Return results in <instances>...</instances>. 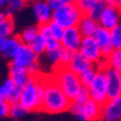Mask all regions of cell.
<instances>
[{"instance_id":"7402d4cb","label":"cell","mask_w":121,"mask_h":121,"mask_svg":"<svg viewBox=\"0 0 121 121\" xmlns=\"http://www.w3.org/2000/svg\"><path fill=\"white\" fill-rule=\"evenodd\" d=\"M98 69V66H91L90 68H88L86 70H84L82 73L79 75V80L81 82V86H86V88H89V86L91 84V82L93 81L94 77L96 75V71Z\"/></svg>"},{"instance_id":"4dcf8cb0","label":"cell","mask_w":121,"mask_h":121,"mask_svg":"<svg viewBox=\"0 0 121 121\" xmlns=\"http://www.w3.org/2000/svg\"><path fill=\"white\" fill-rule=\"evenodd\" d=\"M22 88L23 86H14L12 88L10 92V95L8 97L7 102L9 104H16V103H20V99H21V95H22Z\"/></svg>"},{"instance_id":"1f68e13d","label":"cell","mask_w":121,"mask_h":121,"mask_svg":"<svg viewBox=\"0 0 121 121\" xmlns=\"http://www.w3.org/2000/svg\"><path fill=\"white\" fill-rule=\"evenodd\" d=\"M90 98V94H89V90L88 88L86 86H82L79 91L78 95L76 96V98L73 101V103H76V104H82L84 102H86Z\"/></svg>"},{"instance_id":"44dd1931","label":"cell","mask_w":121,"mask_h":121,"mask_svg":"<svg viewBox=\"0 0 121 121\" xmlns=\"http://www.w3.org/2000/svg\"><path fill=\"white\" fill-rule=\"evenodd\" d=\"M38 35H39V27H38V25H34L25 28L22 31V34L18 36V38L23 44H29Z\"/></svg>"},{"instance_id":"b9f144b4","label":"cell","mask_w":121,"mask_h":121,"mask_svg":"<svg viewBox=\"0 0 121 121\" xmlns=\"http://www.w3.org/2000/svg\"><path fill=\"white\" fill-rule=\"evenodd\" d=\"M25 2H28V1H34V0H24Z\"/></svg>"},{"instance_id":"e575fe53","label":"cell","mask_w":121,"mask_h":121,"mask_svg":"<svg viewBox=\"0 0 121 121\" xmlns=\"http://www.w3.org/2000/svg\"><path fill=\"white\" fill-rule=\"evenodd\" d=\"M45 47H47V50L45 51H51V50H55L57 48H60L62 45L58 41L54 40L53 38H48V39H45Z\"/></svg>"},{"instance_id":"ac0fdd59","label":"cell","mask_w":121,"mask_h":121,"mask_svg":"<svg viewBox=\"0 0 121 121\" xmlns=\"http://www.w3.org/2000/svg\"><path fill=\"white\" fill-rule=\"evenodd\" d=\"M98 26L97 21L91 18L88 15H83L81 17L80 22H79L77 28L79 29L80 34L82 35V37H93V35L95 34V31L97 30Z\"/></svg>"},{"instance_id":"9c48e42d","label":"cell","mask_w":121,"mask_h":121,"mask_svg":"<svg viewBox=\"0 0 121 121\" xmlns=\"http://www.w3.org/2000/svg\"><path fill=\"white\" fill-rule=\"evenodd\" d=\"M83 37L80 34L79 29L77 27L67 28L64 31L63 38L60 40L62 48L66 51H69L71 53H77L80 49V44Z\"/></svg>"},{"instance_id":"4316f807","label":"cell","mask_w":121,"mask_h":121,"mask_svg":"<svg viewBox=\"0 0 121 121\" xmlns=\"http://www.w3.org/2000/svg\"><path fill=\"white\" fill-rule=\"evenodd\" d=\"M28 111L26 110L20 103L11 104L9 107V116L12 117L13 119H21L25 116Z\"/></svg>"},{"instance_id":"d6986e66","label":"cell","mask_w":121,"mask_h":121,"mask_svg":"<svg viewBox=\"0 0 121 121\" xmlns=\"http://www.w3.org/2000/svg\"><path fill=\"white\" fill-rule=\"evenodd\" d=\"M104 67H108L121 73V49H113L104 58Z\"/></svg>"},{"instance_id":"74e56055","label":"cell","mask_w":121,"mask_h":121,"mask_svg":"<svg viewBox=\"0 0 121 121\" xmlns=\"http://www.w3.org/2000/svg\"><path fill=\"white\" fill-rule=\"evenodd\" d=\"M106 3L109 5H112L116 9H118L119 11H121V0H107Z\"/></svg>"},{"instance_id":"f1b7e54d","label":"cell","mask_w":121,"mask_h":121,"mask_svg":"<svg viewBox=\"0 0 121 121\" xmlns=\"http://www.w3.org/2000/svg\"><path fill=\"white\" fill-rule=\"evenodd\" d=\"M113 49H121V24L109 31Z\"/></svg>"},{"instance_id":"83f0119b","label":"cell","mask_w":121,"mask_h":121,"mask_svg":"<svg viewBox=\"0 0 121 121\" xmlns=\"http://www.w3.org/2000/svg\"><path fill=\"white\" fill-rule=\"evenodd\" d=\"M106 4H107V3H106V1H104V0H97L95 2V4L93 5V8L91 9V11L88 13V16H90L91 18H93V20H95V21H98V18L101 16L103 10L105 9Z\"/></svg>"},{"instance_id":"5bb4252c","label":"cell","mask_w":121,"mask_h":121,"mask_svg":"<svg viewBox=\"0 0 121 121\" xmlns=\"http://www.w3.org/2000/svg\"><path fill=\"white\" fill-rule=\"evenodd\" d=\"M93 39L95 40L96 44H97L98 49H99L104 58L106 56H108L111 51L113 50L112 44H111L109 30L104 29L102 27H98L97 30L95 31V34L93 35Z\"/></svg>"},{"instance_id":"4fadbf2b","label":"cell","mask_w":121,"mask_h":121,"mask_svg":"<svg viewBox=\"0 0 121 121\" xmlns=\"http://www.w3.org/2000/svg\"><path fill=\"white\" fill-rule=\"evenodd\" d=\"M33 14L37 21L38 26L48 24L52 21L53 11L49 7L47 0H34L33 1Z\"/></svg>"},{"instance_id":"d4e9b609","label":"cell","mask_w":121,"mask_h":121,"mask_svg":"<svg viewBox=\"0 0 121 121\" xmlns=\"http://www.w3.org/2000/svg\"><path fill=\"white\" fill-rule=\"evenodd\" d=\"M62 52H63V48H62V47L55 49V50L45 51V58H47V62H48L52 67H54V69L58 66Z\"/></svg>"},{"instance_id":"30bf717a","label":"cell","mask_w":121,"mask_h":121,"mask_svg":"<svg viewBox=\"0 0 121 121\" xmlns=\"http://www.w3.org/2000/svg\"><path fill=\"white\" fill-rule=\"evenodd\" d=\"M101 119L104 121H121V96L107 99L102 105Z\"/></svg>"},{"instance_id":"3957f363","label":"cell","mask_w":121,"mask_h":121,"mask_svg":"<svg viewBox=\"0 0 121 121\" xmlns=\"http://www.w3.org/2000/svg\"><path fill=\"white\" fill-rule=\"evenodd\" d=\"M53 80L63 91V93L70 99L71 103L78 95L80 89L82 88L79 80V76L71 73L67 67H56L53 71Z\"/></svg>"},{"instance_id":"7c38bea8","label":"cell","mask_w":121,"mask_h":121,"mask_svg":"<svg viewBox=\"0 0 121 121\" xmlns=\"http://www.w3.org/2000/svg\"><path fill=\"white\" fill-rule=\"evenodd\" d=\"M37 62H38V55H36L35 53L31 51L29 45L22 44L17 54L11 60V64L14 66H17V67L27 69L30 65H33V64L37 63Z\"/></svg>"},{"instance_id":"7bdbcfd3","label":"cell","mask_w":121,"mask_h":121,"mask_svg":"<svg viewBox=\"0 0 121 121\" xmlns=\"http://www.w3.org/2000/svg\"><path fill=\"white\" fill-rule=\"evenodd\" d=\"M104 1H107V0H104Z\"/></svg>"},{"instance_id":"8fae6325","label":"cell","mask_w":121,"mask_h":121,"mask_svg":"<svg viewBox=\"0 0 121 121\" xmlns=\"http://www.w3.org/2000/svg\"><path fill=\"white\" fill-rule=\"evenodd\" d=\"M107 83L108 99L121 96V73L108 67H104Z\"/></svg>"},{"instance_id":"ba28073f","label":"cell","mask_w":121,"mask_h":121,"mask_svg":"<svg viewBox=\"0 0 121 121\" xmlns=\"http://www.w3.org/2000/svg\"><path fill=\"white\" fill-rule=\"evenodd\" d=\"M121 22V11L116 9L112 5L106 4L105 9L103 10L101 16L98 18V26L104 29L110 31L111 29L118 26Z\"/></svg>"},{"instance_id":"f35d334b","label":"cell","mask_w":121,"mask_h":121,"mask_svg":"<svg viewBox=\"0 0 121 121\" xmlns=\"http://www.w3.org/2000/svg\"><path fill=\"white\" fill-rule=\"evenodd\" d=\"M4 42H5L4 38L0 37V54H1V52H2V49H3V45H4Z\"/></svg>"},{"instance_id":"52a82bcc","label":"cell","mask_w":121,"mask_h":121,"mask_svg":"<svg viewBox=\"0 0 121 121\" xmlns=\"http://www.w3.org/2000/svg\"><path fill=\"white\" fill-rule=\"evenodd\" d=\"M83 57L88 60L92 65L103 66L104 67V57L98 49L93 37H84L81 41L80 49L78 51Z\"/></svg>"},{"instance_id":"8992f818","label":"cell","mask_w":121,"mask_h":121,"mask_svg":"<svg viewBox=\"0 0 121 121\" xmlns=\"http://www.w3.org/2000/svg\"><path fill=\"white\" fill-rule=\"evenodd\" d=\"M90 98L93 99L99 105H103L107 102V83H106V76L104 71L103 66H98V69L96 71V75L94 77L93 81L88 88Z\"/></svg>"},{"instance_id":"8d00e7d4","label":"cell","mask_w":121,"mask_h":121,"mask_svg":"<svg viewBox=\"0 0 121 121\" xmlns=\"http://www.w3.org/2000/svg\"><path fill=\"white\" fill-rule=\"evenodd\" d=\"M38 27H39V35L42 36L44 39H48V38H50V31H49L48 24L40 25V26H38Z\"/></svg>"},{"instance_id":"7a4b0ae2","label":"cell","mask_w":121,"mask_h":121,"mask_svg":"<svg viewBox=\"0 0 121 121\" xmlns=\"http://www.w3.org/2000/svg\"><path fill=\"white\" fill-rule=\"evenodd\" d=\"M43 99V77H31L22 88L20 104L27 111L41 110Z\"/></svg>"},{"instance_id":"603a6c76","label":"cell","mask_w":121,"mask_h":121,"mask_svg":"<svg viewBox=\"0 0 121 121\" xmlns=\"http://www.w3.org/2000/svg\"><path fill=\"white\" fill-rule=\"evenodd\" d=\"M28 45H29V48L31 49V51L38 56L41 55V54H44L45 50H47V47H45V39L40 35H38Z\"/></svg>"},{"instance_id":"d6a6232c","label":"cell","mask_w":121,"mask_h":121,"mask_svg":"<svg viewBox=\"0 0 121 121\" xmlns=\"http://www.w3.org/2000/svg\"><path fill=\"white\" fill-rule=\"evenodd\" d=\"M49 7L51 8V10L54 11L57 8L62 7V5H66V4H71L75 3L76 0H47Z\"/></svg>"},{"instance_id":"cb8c5ba5","label":"cell","mask_w":121,"mask_h":121,"mask_svg":"<svg viewBox=\"0 0 121 121\" xmlns=\"http://www.w3.org/2000/svg\"><path fill=\"white\" fill-rule=\"evenodd\" d=\"M13 31H14V22H13L12 17L7 16L5 20L2 22V24L0 25V37L7 39V38L13 36Z\"/></svg>"},{"instance_id":"836d02e7","label":"cell","mask_w":121,"mask_h":121,"mask_svg":"<svg viewBox=\"0 0 121 121\" xmlns=\"http://www.w3.org/2000/svg\"><path fill=\"white\" fill-rule=\"evenodd\" d=\"M73 55V53L69 52V51H66L63 49V52H62V55H60V63H58L57 67H67V65L69 64Z\"/></svg>"},{"instance_id":"e0dca14e","label":"cell","mask_w":121,"mask_h":121,"mask_svg":"<svg viewBox=\"0 0 121 121\" xmlns=\"http://www.w3.org/2000/svg\"><path fill=\"white\" fill-rule=\"evenodd\" d=\"M91 66H93V65H92L88 60H86V58L83 57L79 52H77V53H73L70 62H69V64L67 65V68L71 73L79 76L84 70H86L88 68H90Z\"/></svg>"},{"instance_id":"6da1fadb","label":"cell","mask_w":121,"mask_h":121,"mask_svg":"<svg viewBox=\"0 0 121 121\" xmlns=\"http://www.w3.org/2000/svg\"><path fill=\"white\" fill-rule=\"evenodd\" d=\"M71 101L53 80L52 77H43V99L41 110L49 113H60L70 108Z\"/></svg>"},{"instance_id":"ffe728a7","label":"cell","mask_w":121,"mask_h":121,"mask_svg":"<svg viewBox=\"0 0 121 121\" xmlns=\"http://www.w3.org/2000/svg\"><path fill=\"white\" fill-rule=\"evenodd\" d=\"M26 2L24 0H8V2L5 3V5L3 7V11L5 16H12L14 13L18 12L20 10H22L23 8L25 7Z\"/></svg>"},{"instance_id":"277c9868","label":"cell","mask_w":121,"mask_h":121,"mask_svg":"<svg viewBox=\"0 0 121 121\" xmlns=\"http://www.w3.org/2000/svg\"><path fill=\"white\" fill-rule=\"evenodd\" d=\"M82 16V12L75 2L71 4L62 5L53 11L52 21L57 23L64 29H67L71 27H77Z\"/></svg>"},{"instance_id":"d590c367","label":"cell","mask_w":121,"mask_h":121,"mask_svg":"<svg viewBox=\"0 0 121 121\" xmlns=\"http://www.w3.org/2000/svg\"><path fill=\"white\" fill-rule=\"evenodd\" d=\"M9 107L10 104L7 101H0V119L9 116Z\"/></svg>"},{"instance_id":"ee69618b","label":"cell","mask_w":121,"mask_h":121,"mask_svg":"<svg viewBox=\"0 0 121 121\" xmlns=\"http://www.w3.org/2000/svg\"><path fill=\"white\" fill-rule=\"evenodd\" d=\"M120 24H121V22H120Z\"/></svg>"},{"instance_id":"ab89813d","label":"cell","mask_w":121,"mask_h":121,"mask_svg":"<svg viewBox=\"0 0 121 121\" xmlns=\"http://www.w3.org/2000/svg\"><path fill=\"white\" fill-rule=\"evenodd\" d=\"M5 17H7V16L4 15V13H3L2 11H0V25H1V24H2V22L5 20Z\"/></svg>"},{"instance_id":"5b68a950","label":"cell","mask_w":121,"mask_h":121,"mask_svg":"<svg viewBox=\"0 0 121 121\" xmlns=\"http://www.w3.org/2000/svg\"><path fill=\"white\" fill-rule=\"evenodd\" d=\"M69 109L80 121H95L101 119L102 106L91 98L82 104L71 103Z\"/></svg>"},{"instance_id":"484cf974","label":"cell","mask_w":121,"mask_h":121,"mask_svg":"<svg viewBox=\"0 0 121 121\" xmlns=\"http://www.w3.org/2000/svg\"><path fill=\"white\" fill-rule=\"evenodd\" d=\"M48 27H49V31H50V37L53 38L54 40L60 42L65 29H64L63 27H60L57 23L53 22V21H51V22L48 23Z\"/></svg>"},{"instance_id":"9a60e30c","label":"cell","mask_w":121,"mask_h":121,"mask_svg":"<svg viewBox=\"0 0 121 121\" xmlns=\"http://www.w3.org/2000/svg\"><path fill=\"white\" fill-rule=\"evenodd\" d=\"M9 76H10L9 79L14 83V86H24L31 78L25 68L17 67L12 64H10V67H9Z\"/></svg>"},{"instance_id":"60d3db41","label":"cell","mask_w":121,"mask_h":121,"mask_svg":"<svg viewBox=\"0 0 121 121\" xmlns=\"http://www.w3.org/2000/svg\"><path fill=\"white\" fill-rule=\"evenodd\" d=\"M8 2V0H0V8H2L5 5V3Z\"/></svg>"},{"instance_id":"f546056e","label":"cell","mask_w":121,"mask_h":121,"mask_svg":"<svg viewBox=\"0 0 121 121\" xmlns=\"http://www.w3.org/2000/svg\"><path fill=\"white\" fill-rule=\"evenodd\" d=\"M13 86H14V83L10 79H7L0 86V101H7Z\"/></svg>"},{"instance_id":"2e32d148","label":"cell","mask_w":121,"mask_h":121,"mask_svg":"<svg viewBox=\"0 0 121 121\" xmlns=\"http://www.w3.org/2000/svg\"><path fill=\"white\" fill-rule=\"evenodd\" d=\"M22 44L23 43H22V41L20 40L18 36H11V37L5 39V42H4V45H3L1 54H2L5 58L12 60L13 58H14V56L17 54V52L21 49Z\"/></svg>"}]
</instances>
